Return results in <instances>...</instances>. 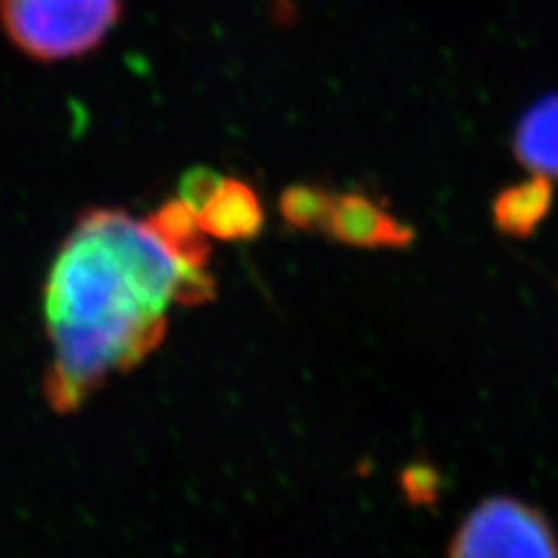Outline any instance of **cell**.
<instances>
[{
    "mask_svg": "<svg viewBox=\"0 0 558 558\" xmlns=\"http://www.w3.org/2000/svg\"><path fill=\"white\" fill-rule=\"evenodd\" d=\"M186 270L124 209L92 207L80 215L43 289L51 410L77 412L105 379L133 371L163 342L168 307Z\"/></svg>",
    "mask_w": 558,
    "mask_h": 558,
    "instance_id": "cell-1",
    "label": "cell"
},
{
    "mask_svg": "<svg viewBox=\"0 0 558 558\" xmlns=\"http://www.w3.org/2000/svg\"><path fill=\"white\" fill-rule=\"evenodd\" d=\"M121 16V0H0L10 43L40 63L92 54Z\"/></svg>",
    "mask_w": 558,
    "mask_h": 558,
    "instance_id": "cell-2",
    "label": "cell"
},
{
    "mask_svg": "<svg viewBox=\"0 0 558 558\" xmlns=\"http://www.w3.org/2000/svg\"><path fill=\"white\" fill-rule=\"evenodd\" d=\"M447 554L473 556H558L549 519L510 496L482 500L453 533Z\"/></svg>",
    "mask_w": 558,
    "mask_h": 558,
    "instance_id": "cell-3",
    "label": "cell"
},
{
    "mask_svg": "<svg viewBox=\"0 0 558 558\" xmlns=\"http://www.w3.org/2000/svg\"><path fill=\"white\" fill-rule=\"evenodd\" d=\"M324 233L356 250H408L416 238L410 223L361 191L336 196Z\"/></svg>",
    "mask_w": 558,
    "mask_h": 558,
    "instance_id": "cell-4",
    "label": "cell"
},
{
    "mask_svg": "<svg viewBox=\"0 0 558 558\" xmlns=\"http://www.w3.org/2000/svg\"><path fill=\"white\" fill-rule=\"evenodd\" d=\"M203 231L223 242L256 240L264 231L266 213L256 191L242 180L223 178L217 194L198 215Z\"/></svg>",
    "mask_w": 558,
    "mask_h": 558,
    "instance_id": "cell-5",
    "label": "cell"
},
{
    "mask_svg": "<svg viewBox=\"0 0 558 558\" xmlns=\"http://www.w3.org/2000/svg\"><path fill=\"white\" fill-rule=\"evenodd\" d=\"M554 203V186L547 174L533 172L526 182L502 189L494 201V226L510 238H531L545 221Z\"/></svg>",
    "mask_w": 558,
    "mask_h": 558,
    "instance_id": "cell-6",
    "label": "cell"
},
{
    "mask_svg": "<svg viewBox=\"0 0 558 558\" xmlns=\"http://www.w3.org/2000/svg\"><path fill=\"white\" fill-rule=\"evenodd\" d=\"M512 149L531 172L558 180V94L537 100L521 117Z\"/></svg>",
    "mask_w": 558,
    "mask_h": 558,
    "instance_id": "cell-7",
    "label": "cell"
},
{
    "mask_svg": "<svg viewBox=\"0 0 558 558\" xmlns=\"http://www.w3.org/2000/svg\"><path fill=\"white\" fill-rule=\"evenodd\" d=\"M172 256L189 268H207L213 247L209 235L203 231L198 215L180 198H172L156 207L145 221Z\"/></svg>",
    "mask_w": 558,
    "mask_h": 558,
    "instance_id": "cell-8",
    "label": "cell"
},
{
    "mask_svg": "<svg viewBox=\"0 0 558 558\" xmlns=\"http://www.w3.org/2000/svg\"><path fill=\"white\" fill-rule=\"evenodd\" d=\"M336 194L317 184H291L279 196V215L293 231H326Z\"/></svg>",
    "mask_w": 558,
    "mask_h": 558,
    "instance_id": "cell-9",
    "label": "cell"
},
{
    "mask_svg": "<svg viewBox=\"0 0 558 558\" xmlns=\"http://www.w3.org/2000/svg\"><path fill=\"white\" fill-rule=\"evenodd\" d=\"M221 182H223V174H219L213 168L207 166L189 168L180 178L178 198L194 209L196 215H201L203 207L213 201V196L219 191Z\"/></svg>",
    "mask_w": 558,
    "mask_h": 558,
    "instance_id": "cell-10",
    "label": "cell"
},
{
    "mask_svg": "<svg viewBox=\"0 0 558 558\" xmlns=\"http://www.w3.org/2000/svg\"><path fill=\"white\" fill-rule=\"evenodd\" d=\"M442 480L428 463H412L400 475V488L412 505H433L438 500Z\"/></svg>",
    "mask_w": 558,
    "mask_h": 558,
    "instance_id": "cell-11",
    "label": "cell"
}]
</instances>
